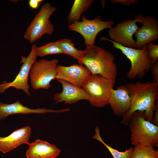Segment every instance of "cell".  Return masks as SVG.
I'll return each instance as SVG.
<instances>
[{
    "label": "cell",
    "mask_w": 158,
    "mask_h": 158,
    "mask_svg": "<svg viewBox=\"0 0 158 158\" xmlns=\"http://www.w3.org/2000/svg\"><path fill=\"white\" fill-rule=\"evenodd\" d=\"M36 53L37 56L43 57L49 54H62L63 52L56 41L37 47Z\"/></svg>",
    "instance_id": "7402d4cb"
},
{
    "label": "cell",
    "mask_w": 158,
    "mask_h": 158,
    "mask_svg": "<svg viewBox=\"0 0 158 158\" xmlns=\"http://www.w3.org/2000/svg\"><path fill=\"white\" fill-rule=\"evenodd\" d=\"M28 145V148L25 152L27 158H56L61 152L56 146L39 139L29 143Z\"/></svg>",
    "instance_id": "e0dca14e"
},
{
    "label": "cell",
    "mask_w": 158,
    "mask_h": 158,
    "mask_svg": "<svg viewBox=\"0 0 158 158\" xmlns=\"http://www.w3.org/2000/svg\"><path fill=\"white\" fill-rule=\"evenodd\" d=\"M56 72V79H62L79 87H82L91 74L86 67L80 64H74L69 66L58 65Z\"/></svg>",
    "instance_id": "8fae6325"
},
{
    "label": "cell",
    "mask_w": 158,
    "mask_h": 158,
    "mask_svg": "<svg viewBox=\"0 0 158 158\" xmlns=\"http://www.w3.org/2000/svg\"><path fill=\"white\" fill-rule=\"evenodd\" d=\"M147 49L151 65L158 61V45L150 42L147 45Z\"/></svg>",
    "instance_id": "603a6c76"
},
{
    "label": "cell",
    "mask_w": 158,
    "mask_h": 158,
    "mask_svg": "<svg viewBox=\"0 0 158 158\" xmlns=\"http://www.w3.org/2000/svg\"><path fill=\"white\" fill-rule=\"evenodd\" d=\"M154 147L139 144L136 145L130 158H158V150Z\"/></svg>",
    "instance_id": "ffe728a7"
},
{
    "label": "cell",
    "mask_w": 158,
    "mask_h": 158,
    "mask_svg": "<svg viewBox=\"0 0 158 158\" xmlns=\"http://www.w3.org/2000/svg\"><path fill=\"white\" fill-rule=\"evenodd\" d=\"M31 133L30 127L26 126L14 130L7 136L0 137V152L5 154L23 144L28 145Z\"/></svg>",
    "instance_id": "9a60e30c"
},
{
    "label": "cell",
    "mask_w": 158,
    "mask_h": 158,
    "mask_svg": "<svg viewBox=\"0 0 158 158\" xmlns=\"http://www.w3.org/2000/svg\"><path fill=\"white\" fill-rule=\"evenodd\" d=\"M108 104L115 116L122 118L129 110L131 98L126 85L112 89L109 97Z\"/></svg>",
    "instance_id": "5bb4252c"
},
{
    "label": "cell",
    "mask_w": 158,
    "mask_h": 158,
    "mask_svg": "<svg viewBox=\"0 0 158 158\" xmlns=\"http://www.w3.org/2000/svg\"><path fill=\"white\" fill-rule=\"evenodd\" d=\"M84 55L78 63L86 67L92 74L99 75L109 79H115L118 74L115 57L111 53L93 45L87 46Z\"/></svg>",
    "instance_id": "7a4b0ae2"
},
{
    "label": "cell",
    "mask_w": 158,
    "mask_h": 158,
    "mask_svg": "<svg viewBox=\"0 0 158 158\" xmlns=\"http://www.w3.org/2000/svg\"><path fill=\"white\" fill-rule=\"evenodd\" d=\"M138 0H111L110 1L113 4L120 3L126 6H128L131 4H135Z\"/></svg>",
    "instance_id": "d4e9b609"
},
{
    "label": "cell",
    "mask_w": 158,
    "mask_h": 158,
    "mask_svg": "<svg viewBox=\"0 0 158 158\" xmlns=\"http://www.w3.org/2000/svg\"><path fill=\"white\" fill-rule=\"evenodd\" d=\"M143 25L138 28L134 34L135 48L141 49L149 43L158 39V21L154 17L147 16L143 17Z\"/></svg>",
    "instance_id": "7c38bea8"
},
{
    "label": "cell",
    "mask_w": 158,
    "mask_h": 158,
    "mask_svg": "<svg viewBox=\"0 0 158 158\" xmlns=\"http://www.w3.org/2000/svg\"><path fill=\"white\" fill-rule=\"evenodd\" d=\"M115 83V79L91 74L82 87L89 95V102L91 105L95 107L102 108L108 104L110 94Z\"/></svg>",
    "instance_id": "277c9868"
},
{
    "label": "cell",
    "mask_w": 158,
    "mask_h": 158,
    "mask_svg": "<svg viewBox=\"0 0 158 158\" xmlns=\"http://www.w3.org/2000/svg\"><path fill=\"white\" fill-rule=\"evenodd\" d=\"M56 9L49 3L43 5L26 30L24 38L32 44L45 34H52L54 27L49 18Z\"/></svg>",
    "instance_id": "8992f818"
},
{
    "label": "cell",
    "mask_w": 158,
    "mask_h": 158,
    "mask_svg": "<svg viewBox=\"0 0 158 158\" xmlns=\"http://www.w3.org/2000/svg\"><path fill=\"white\" fill-rule=\"evenodd\" d=\"M93 0H75L67 16L68 23L71 24L75 21H79L84 12L93 4Z\"/></svg>",
    "instance_id": "ac0fdd59"
},
{
    "label": "cell",
    "mask_w": 158,
    "mask_h": 158,
    "mask_svg": "<svg viewBox=\"0 0 158 158\" xmlns=\"http://www.w3.org/2000/svg\"><path fill=\"white\" fill-rule=\"evenodd\" d=\"M37 47L35 44H33L28 56L27 57L22 56L20 63H22V65L19 72L13 81L8 83L4 81L0 84V93H3L10 87H13L16 89L23 90L28 95L31 96L29 92L28 78L32 65L37 61Z\"/></svg>",
    "instance_id": "9c48e42d"
},
{
    "label": "cell",
    "mask_w": 158,
    "mask_h": 158,
    "mask_svg": "<svg viewBox=\"0 0 158 158\" xmlns=\"http://www.w3.org/2000/svg\"><path fill=\"white\" fill-rule=\"evenodd\" d=\"M155 112L152 121V123L158 126V105H157L154 110Z\"/></svg>",
    "instance_id": "4316f807"
},
{
    "label": "cell",
    "mask_w": 158,
    "mask_h": 158,
    "mask_svg": "<svg viewBox=\"0 0 158 158\" xmlns=\"http://www.w3.org/2000/svg\"><path fill=\"white\" fill-rule=\"evenodd\" d=\"M59 61L57 59L49 60L43 58L33 64L29 75L34 89H49L51 86V82L56 78V67Z\"/></svg>",
    "instance_id": "52a82bcc"
},
{
    "label": "cell",
    "mask_w": 158,
    "mask_h": 158,
    "mask_svg": "<svg viewBox=\"0 0 158 158\" xmlns=\"http://www.w3.org/2000/svg\"><path fill=\"white\" fill-rule=\"evenodd\" d=\"M81 19L82 21H75L69 25L68 28L70 30L77 32L83 36L86 46L94 45L98 34L104 29H109L114 24L113 20L103 21L100 16L90 20L83 15Z\"/></svg>",
    "instance_id": "ba28073f"
},
{
    "label": "cell",
    "mask_w": 158,
    "mask_h": 158,
    "mask_svg": "<svg viewBox=\"0 0 158 158\" xmlns=\"http://www.w3.org/2000/svg\"><path fill=\"white\" fill-rule=\"evenodd\" d=\"M57 80L61 84L63 90L61 92L54 95L55 104L63 102L65 104H71L82 100L89 101L90 98L89 95L82 87H77L62 79Z\"/></svg>",
    "instance_id": "4fadbf2b"
},
{
    "label": "cell",
    "mask_w": 158,
    "mask_h": 158,
    "mask_svg": "<svg viewBox=\"0 0 158 158\" xmlns=\"http://www.w3.org/2000/svg\"><path fill=\"white\" fill-rule=\"evenodd\" d=\"M132 145L158 146V126L147 119L145 112L137 111L131 115L128 124Z\"/></svg>",
    "instance_id": "3957f363"
},
{
    "label": "cell",
    "mask_w": 158,
    "mask_h": 158,
    "mask_svg": "<svg viewBox=\"0 0 158 158\" xmlns=\"http://www.w3.org/2000/svg\"><path fill=\"white\" fill-rule=\"evenodd\" d=\"M151 70L153 82L158 84V61L151 65Z\"/></svg>",
    "instance_id": "cb8c5ba5"
},
{
    "label": "cell",
    "mask_w": 158,
    "mask_h": 158,
    "mask_svg": "<svg viewBox=\"0 0 158 158\" xmlns=\"http://www.w3.org/2000/svg\"><path fill=\"white\" fill-rule=\"evenodd\" d=\"M126 86L130 97L131 104L129 110L122 118L121 123L128 126L131 115L137 111H145L147 119L152 122L154 112L158 105L155 103L157 99L158 84L137 81Z\"/></svg>",
    "instance_id": "6da1fadb"
},
{
    "label": "cell",
    "mask_w": 158,
    "mask_h": 158,
    "mask_svg": "<svg viewBox=\"0 0 158 158\" xmlns=\"http://www.w3.org/2000/svg\"><path fill=\"white\" fill-rule=\"evenodd\" d=\"M67 108L55 110L44 108L33 109L24 106L19 100L15 102L7 104L0 102V121L6 118L8 116L17 114H44L48 113H61L70 110Z\"/></svg>",
    "instance_id": "2e32d148"
},
{
    "label": "cell",
    "mask_w": 158,
    "mask_h": 158,
    "mask_svg": "<svg viewBox=\"0 0 158 158\" xmlns=\"http://www.w3.org/2000/svg\"><path fill=\"white\" fill-rule=\"evenodd\" d=\"M42 0H30L28 4L30 7L32 9L37 8L41 3L43 2Z\"/></svg>",
    "instance_id": "484cf974"
},
{
    "label": "cell",
    "mask_w": 158,
    "mask_h": 158,
    "mask_svg": "<svg viewBox=\"0 0 158 158\" xmlns=\"http://www.w3.org/2000/svg\"><path fill=\"white\" fill-rule=\"evenodd\" d=\"M100 40L111 42L114 48L120 50L130 60L131 67L127 75L128 79L143 78L150 70L151 64L147 55V45L141 49H138L123 46L103 36Z\"/></svg>",
    "instance_id": "5b68a950"
},
{
    "label": "cell",
    "mask_w": 158,
    "mask_h": 158,
    "mask_svg": "<svg viewBox=\"0 0 158 158\" xmlns=\"http://www.w3.org/2000/svg\"><path fill=\"white\" fill-rule=\"evenodd\" d=\"M63 53L69 55L77 60L78 62L84 55V50L77 49L75 47L71 39L68 38L60 39L57 41Z\"/></svg>",
    "instance_id": "d6986e66"
},
{
    "label": "cell",
    "mask_w": 158,
    "mask_h": 158,
    "mask_svg": "<svg viewBox=\"0 0 158 158\" xmlns=\"http://www.w3.org/2000/svg\"><path fill=\"white\" fill-rule=\"evenodd\" d=\"M143 17L141 14L134 19L125 20L112 27L108 31L110 40L123 46L135 48V40L133 38L138 28L137 23H142Z\"/></svg>",
    "instance_id": "30bf717a"
},
{
    "label": "cell",
    "mask_w": 158,
    "mask_h": 158,
    "mask_svg": "<svg viewBox=\"0 0 158 158\" xmlns=\"http://www.w3.org/2000/svg\"><path fill=\"white\" fill-rule=\"evenodd\" d=\"M95 132V134L93 136V138L99 141L104 145L109 151L113 158H130L133 151V147H130L124 151H119L109 145L103 141L100 136L98 127H96Z\"/></svg>",
    "instance_id": "44dd1931"
}]
</instances>
